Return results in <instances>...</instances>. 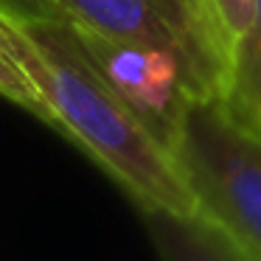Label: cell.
<instances>
[{
    "label": "cell",
    "mask_w": 261,
    "mask_h": 261,
    "mask_svg": "<svg viewBox=\"0 0 261 261\" xmlns=\"http://www.w3.org/2000/svg\"><path fill=\"white\" fill-rule=\"evenodd\" d=\"M160 261H247L199 216L141 214Z\"/></svg>",
    "instance_id": "obj_5"
},
{
    "label": "cell",
    "mask_w": 261,
    "mask_h": 261,
    "mask_svg": "<svg viewBox=\"0 0 261 261\" xmlns=\"http://www.w3.org/2000/svg\"><path fill=\"white\" fill-rule=\"evenodd\" d=\"M70 25L113 42L166 51L182 65L194 101L222 98L233 45L202 0H57Z\"/></svg>",
    "instance_id": "obj_3"
},
{
    "label": "cell",
    "mask_w": 261,
    "mask_h": 261,
    "mask_svg": "<svg viewBox=\"0 0 261 261\" xmlns=\"http://www.w3.org/2000/svg\"><path fill=\"white\" fill-rule=\"evenodd\" d=\"M202 3L211 12L214 23L219 25V31L225 34V40L230 42V45H236V40L250 25L255 0H202Z\"/></svg>",
    "instance_id": "obj_8"
},
{
    "label": "cell",
    "mask_w": 261,
    "mask_h": 261,
    "mask_svg": "<svg viewBox=\"0 0 261 261\" xmlns=\"http://www.w3.org/2000/svg\"><path fill=\"white\" fill-rule=\"evenodd\" d=\"M219 101L239 124L261 135V0H255L247 31L233 45L227 90Z\"/></svg>",
    "instance_id": "obj_6"
},
{
    "label": "cell",
    "mask_w": 261,
    "mask_h": 261,
    "mask_svg": "<svg viewBox=\"0 0 261 261\" xmlns=\"http://www.w3.org/2000/svg\"><path fill=\"white\" fill-rule=\"evenodd\" d=\"M0 96L9 98V101L17 104V107H23L25 113L40 118L42 124L51 126V113H48V107L42 104L40 93L34 90V85L25 79V73L3 51H0Z\"/></svg>",
    "instance_id": "obj_7"
},
{
    "label": "cell",
    "mask_w": 261,
    "mask_h": 261,
    "mask_svg": "<svg viewBox=\"0 0 261 261\" xmlns=\"http://www.w3.org/2000/svg\"><path fill=\"white\" fill-rule=\"evenodd\" d=\"M0 51L40 93L51 129L79 146L141 214L197 216L171 152L101 79L73 25L0 14Z\"/></svg>",
    "instance_id": "obj_1"
},
{
    "label": "cell",
    "mask_w": 261,
    "mask_h": 261,
    "mask_svg": "<svg viewBox=\"0 0 261 261\" xmlns=\"http://www.w3.org/2000/svg\"><path fill=\"white\" fill-rule=\"evenodd\" d=\"M0 14L17 23H68L57 0H0Z\"/></svg>",
    "instance_id": "obj_9"
},
{
    "label": "cell",
    "mask_w": 261,
    "mask_h": 261,
    "mask_svg": "<svg viewBox=\"0 0 261 261\" xmlns=\"http://www.w3.org/2000/svg\"><path fill=\"white\" fill-rule=\"evenodd\" d=\"M169 152L199 219L247 261H261V135L219 98H205L182 110Z\"/></svg>",
    "instance_id": "obj_2"
},
{
    "label": "cell",
    "mask_w": 261,
    "mask_h": 261,
    "mask_svg": "<svg viewBox=\"0 0 261 261\" xmlns=\"http://www.w3.org/2000/svg\"><path fill=\"white\" fill-rule=\"evenodd\" d=\"M73 31L90 62L101 73V79L169 149L182 110L194 101L182 65L171 54L158 51V48L113 42L85 29H76V25Z\"/></svg>",
    "instance_id": "obj_4"
}]
</instances>
